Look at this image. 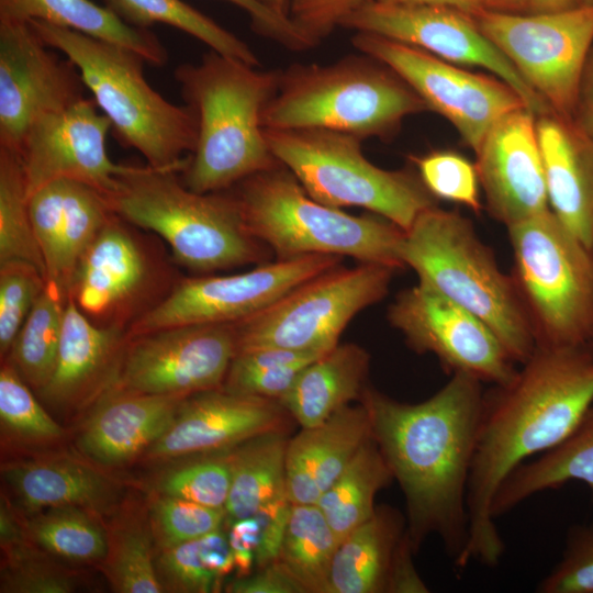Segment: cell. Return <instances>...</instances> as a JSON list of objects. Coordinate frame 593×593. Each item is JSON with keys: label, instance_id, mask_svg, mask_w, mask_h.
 <instances>
[{"label": "cell", "instance_id": "d590c367", "mask_svg": "<svg viewBox=\"0 0 593 593\" xmlns=\"http://www.w3.org/2000/svg\"><path fill=\"white\" fill-rule=\"evenodd\" d=\"M159 551L155 567L164 591L208 593L235 570L222 528Z\"/></svg>", "mask_w": 593, "mask_h": 593}, {"label": "cell", "instance_id": "603a6c76", "mask_svg": "<svg viewBox=\"0 0 593 593\" xmlns=\"http://www.w3.org/2000/svg\"><path fill=\"white\" fill-rule=\"evenodd\" d=\"M537 135L549 208L593 249V141L553 112L537 116Z\"/></svg>", "mask_w": 593, "mask_h": 593}, {"label": "cell", "instance_id": "5b68a950", "mask_svg": "<svg viewBox=\"0 0 593 593\" xmlns=\"http://www.w3.org/2000/svg\"><path fill=\"white\" fill-rule=\"evenodd\" d=\"M401 258L418 282L481 320L515 362L534 353V331L513 278L469 219L437 205L424 210L404 232Z\"/></svg>", "mask_w": 593, "mask_h": 593}, {"label": "cell", "instance_id": "60d3db41", "mask_svg": "<svg viewBox=\"0 0 593 593\" xmlns=\"http://www.w3.org/2000/svg\"><path fill=\"white\" fill-rule=\"evenodd\" d=\"M7 261L29 262L47 279L32 227L26 180L19 154L0 147V264Z\"/></svg>", "mask_w": 593, "mask_h": 593}, {"label": "cell", "instance_id": "52a82bcc", "mask_svg": "<svg viewBox=\"0 0 593 593\" xmlns=\"http://www.w3.org/2000/svg\"><path fill=\"white\" fill-rule=\"evenodd\" d=\"M234 193L246 231L277 259L348 256L359 262L404 268V231L389 220L353 215L314 200L281 164L239 183Z\"/></svg>", "mask_w": 593, "mask_h": 593}, {"label": "cell", "instance_id": "4dcf8cb0", "mask_svg": "<svg viewBox=\"0 0 593 593\" xmlns=\"http://www.w3.org/2000/svg\"><path fill=\"white\" fill-rule=\"evenodd\" d=\"M569 482H581L593 491V403L562 443L506 478L493 500L492 516L496 519L529 497Z\"/></svg>", "mask_w": 593, "mask_h": 593}, {"label": "cell", "instance_id": "e575fe53", "mask_svg": "<svg viewBox=\"0 0 593 593\" xmlns=\"http://www.w3.org/2000/svg\"><path fill=\"white\" fill-rule=\"evenodd\" d=\"M102 1L130 25L148 29L153 24H166L195 37L215 53L254 67L260 64L248 44L182 0Z\"/></svg>", "mask_w": 593, "mask_h": 593}, {"label": "cell", "instance_id": "d4e9b609", "mask_svg": "<svg viewBox=\"0 0 593 593\" xmlns=\"http://www.w3.org/2000/svg\"><path fill=\"white\" fill-rule=\"evenodd\" d=\"M78 439L80 449L105 466L124 465L170 426L184 399L107 388Z\"/></svg>", "mask_w": 593, "mask_h": 593}, {"label": "cell", "instance_id": "ac0fdd59", "mask_svg": "<svg viewBox=\"0 0 593 593\" xmlns=\"http://www.w3.org/2000/svg\"><path fill=\"white\" fill-rule=\"evenodd\" d=\"M74 63L30 22L0 20V147L16 150L33 123L85 98Z\"/></svg>", "mask_w": 593, "mask_h": 593}, {"label": "cell", "instance_id": "f907efd6", "mask_svg": "<svg viewBox=\"0 0 593 593\" xmlns=\"http://www.w3.org/2000/svg\"><path fill=\"white\" fill-rule=\"evenodd\" d=\"M65 179L51 181L29 197L33 232L44 259L47 279L53 280L59 261Z\"/></svg>", "mask_w": 593, "mask_h": 593}, {"label": "cell", "instance_id": "b9f144b4", "mask_svg": "<svg viewBox=\"0 0 593 593\" xmlns=\"http://www.w3.org/2000/svg\"><path fill=\"white\" fill-rule=\"evenodd\" d=\"M320 356L281 348L237 351L222 387L240 394L280 401L303 368Z\"/></svg>", "mask_w": 593, "mask_h": 593}, {"label": "cell", "instance_id": "bcb514c9", "mask_svg": "<svg viewBox=\"0 0 593 593\" xmlns=\"http://www.w3.org/2000/svg\"><path fill=\"white\" fill-rule=\"evenodd\" d=\"M230 450L168 470L158 479L156 493L225 508L232 477Z\"/></svg>", "mask_w": 593, "mask_h": 593}, {"label": "cell", "instance_id": "be15d7a7", "mask_svg": "<svg viewBox=\"0 0 593 593\" xmlns=\"http://www.w3.org/2000/svg\"><path fill=\"white\" fill-rule=\"evenodd\" d=\"M267 7L272 9L275 12L282 14V15H289V5L290 0H261Z\"/></svg>", "mask_w": 593, "mask_h": 593}, {"label": "cell", "instance_id": "681fc988", "mask_svg": "<svg viewBox=\"0 0 593 593\" xmlns=\"http://www.w3.org/2000/svg\"><path fill=\"white\" fill-rule=\"evenodd\" d=\"M539 593H593V521L573 526L561 559L538 582Z\"/></svg>", "mask_w": 593, "mask_h": 593}, {"label": "cell", "instance_id": "8d00e7d4", "mask_svg": "<svg viewBox=\"0 0 593 593\" xmlns=\"http://www.w3.org/2000/svg\"><path fill=\"white\" fill-rule=\"evenodd\" d=\"M65 305L66 296L48 280L10 350L11 362L23 380L38 391L55 367Z\"/></svg>", "mask_w": 593, "mask_h": 593}, {"label": "cell", "instance_id": "7dc6e473", "mask_svg": "<svg viewBox=\"0 0 593 593\" xmlns=\"http://www.w3.org/2000/svg\"><path fill=\"white\" fill-rule=\"evenodd\" d=\"M411 160L435 199L465 205L475 213L482 210L478 170L467 157L452 150H435Z\"/></svg>", "mask_w": 593, "mask_h": 593}, {"label": "cell", "instance_id": "cb8c5ba5", "mask_svg": "<svg viewBox=\"0 0 593 593\" xmlns=\"http://www.w3.org/2000/svg\"><path fill=\"white\" fill-rule=\"evenodd\" d=\"M124 347L120 326L93 323L67 298L55 367L41 394L64 407L98 398L112 382Z\"/></svg>", "mask_w": 593, "mask_h": 593}, {"label": "cell", "instance_id": "7bdbcfd3", "mask_svg": "<svg viewBox=\"0 0 593 593\" xmlns=\"http://www.w3.org/2000/svg\"><path fill=\"white\" fill-rule=\"evenodd\" d=\"M24 534L1 542L3 593H69L77 588L74 572L51 559Z\"/></svg>", "mask_w": 593, "mask_h": 593}, {"label": "cell", "instance_id": "7402d4cb", "mask_svg": "<svg viewBox=\"0 0 593 593\" xmlns=\"http://www.w3.org/2000/svg\"><path fill=\"white\" fill-rule=\"evenodd\" d=\"M145 251L115 213L79 260L67 298L89 317L116 318L148 284Z\"/></svg>", "mask_w": 593, "mask_h": 593}, {"label": "cell", "instance_id": "277c9868", "mask_svg": "<svg viewBox=\"0 0 593 593\" xmlns=\"http://www.w3.org/2000/svg\"><path fill=\"white\" fill-rule=\"evenodd\" d=\"M42 40L70 59L112 130L147 165L182 172L197 143L188 105L165 99L146 80L139 54L126 47L41 21H29Z\"/></svg>", "mask_w": 593, "mask_h": 593}, {"label": "cell", "instance_id": "11a10c76", "mask_svg": "<svg viewBox=\"0 0 593 593\" xmlns=\"http://www.w3.org/2000/svg\"><path fill=\"white\" fill-rule=\"evenodd\" d=\"M225 589L233 593H304L279 560L258 568L256 573L237 577Z\"/></svg>", "mask_w": 593, "mask_h": 593}, {"label": "cell", "instance_id": "9c48e42d", "mask_svg": "<svg viewBox=\"0 0 593 593\" xmlns=\"http://www.w3.org/2000/svg\"><path fill=\"white\" fill-rule=\"evenodd\" d=\"M264 133L278 163L323 204L366 209L404 232L436 205L418 175L368 160L359 137L320 128H264Z\"/></svg>", "mask_w": 593, "mask_h": 593}, {"label": "cell", "instance_id": "91938a15", "mask_svg": "<svg viewBox=\"0 0 593 593\" xmlns=\"http://www.w3.org/2000/svg\"><path fill=\"white\" fill-rule=\"evenodd\" d=\"M388 1L448 7V8L462 11L472 16H474L475 14L484 10L482 0H388Z\"/></svg>", "mask_w": 593, "mask_h": 593}, {"label": "cell", "instance_id": "ab89813d", "mask_svg": "<svg viewBox=\"0 0 593 593\" xmlns=\"http://www.w3.org/2000/svg\"><path fill=\"white\" fill-rule=\"evenodd\" d=\"M114 215L110 202L97 189L65 179L60 254L53 281L67 299L77 265Z\"/></svg>", "mask_w": 593, "mask_h": 593}, {"label": "cell", "instance_id": "6f0895ef", "mask_svg": "<svg viewBox=\"0 0 593 593\" xmlns=\"http://www.w3.org/2000/svg\"><path fill=\"white\" fill-rule=\"evenodd\" d=\"M415 553L409 535L401 542L391 572L388 593H426L427 585L413 563Z\"/></svg>", "mask_w": 593, "mask_h": 593}, {"label": "cell", "instance_id": "9a60e30c", "mask_svg": "<svg viewBox=\"0 0 593 593\" xmlns=\"http://www.w3.org/2000/svg\"><path fill=\"white\" fill-rule=\"evenodd\" d=\"M339 26L398 41L456 65L482 68L511 86L536 116L552 112L482 33L474 18L462 11L440 5L367 0L349 12Z\"/></svg>", "mask_w": 593, "mask_h": 593}, {"label": "cell", "instance_id": "836d02e7", "mask_svg": "<svg viewBox=\"0 0 593 593\" xmlns=\"http://www.w3.org/2000/svg\"><path fill=\"white\" fill-rule=\"evenodd\" d=\"M338 544L317 504L292 503L278 560L304 593H331V567Z\"/></svg>", "mask_w": 593, "mask_h": 593}, {"label": "cell", "instance_id": "4fadbf2b", "mask_svg": "<svg viewBox=\"0 0 593 593\" xmlns=\"http://www.w3.org/2000/svg\"><path fill=\"white\" fill-rule=\"evenodd\" d=\"M353 45L399 75L426 103L448 120L463 143L477 150L503 115L527 108L517 92L491 74H478L417 47L377 34L357 32Z\"/></svg>", "mask_w": 593, "mask_h": 593}, {"label": "cell", "instance_id": "6da1fadb", "mask_svg": "<svg viewBox=\"0 0 593 593\" xmlns=\"http://www.w3.org/2000/svg\"><path fill=\"white\" fill-rule=\"evenodd\" d=\"M514 378L484 392L467 492L468 541L456 564L500 563L505 544L491 513L506 478L562 443L593 403V353L539 347Z\"/></svg>", "mask_w": 593, "mask_h": 593}, {"label": "cell", "instance_id": "8fae6325", "mask_svg": "<svg viewBox=\"0 0 593 593\" xmlns=\"http://www.w3.org/2000/svg\"><path fill=\"white\" fill-rule=\"evenodd\" d=\"M395 270L360 262L317 275L257 314L235 323L237 351H329L339 344L343 331L356 314L385 296Z\"/></svg>", "mask_w": 593, "mask_h": 593}, {"label": "cell", "instance_id": "1f68e13d", "mask_svg": "<svg viewBox=\"0 0 593 593\" xmlns=\"http://www.w3.org/2000/svg\"><path fill=\"white\" fill-rule=\"evenodd\" d=\"M286 433H268L230 450L231 486L226 522L254 516L286 490Z\"/></svg>", "mask_w": 593, "mask_h": 593}, {"label": "cell", "instance_id": "2e32d148", "mask_svg": "<svg viewBox=\"0 0 593 593\" xmlns=\"http://www.w3.org/2000/svg\"><path fill=\"white\" fill-rule=\"evenodd\" d=\"M130 339L107 388L187 398L222 387L237 351L234 324L169 327Z\"/></svg>", "mask_w": 593, "mask_h": 593}, {"label": "cell", "instance_id": "7c38bea8", "mask_svg": "<svg viewBox=\"0 0 593 593\" xmlns=\"http://www.w3.org/2000/svg\"><path fill=\"white\" fill-rule=\"evenodd\" d=\"M474 20L550 110L573 120L593 46V4L542 13L482 10Z\"/></svg>", "mask_w": 593, "mask_h": 593}, {"label": "cell", "instance_id": "03108f58", "mask_svg": "<svg viewBox=\"0 0 593 593\" xmlns=\"http://www.w3.org/2000/svg\"><path fill=\"white\" fill-rule=\"evenodd\" d=\"M592 340H593V338H592Z\"/></svg>", "mask_w": 593, "mask_h": 593}, {"label": "cell", "instance_id": "484cf974", "mask_svg": "<svg viewBox=\"0 0 593 593\" xmlns=\"http://www.w3.org/2000/svg\"><path fill=\"white\" fill-rule=\"evenodd\" d=\"M371 435L360 403L346 405L320 425L302 427L286 448V491L292 503L317 504Z\"/></svg>", "mask_w": 593, "mask_h": 593}, {"label": "cell", "instance_id": "db71d44e", "mask_svg": "<svg viewBox=\"0 0 593 593\" xmlns=\"http://www.w3.org/2000/svg\"><path fill=\"white\" fill-rule=\"evenodd\" d=\"M292 502L287 491L261 506L254 515L259 524L260 538L256 553V567L262 568L278 560L287 532Z\"/></svg>", "mask_w": 593, "mask_h": 593}, {"label": "cell", "instance_id": "30bf717a", "mask_svg": "<svg viewBox=\"0 0 593 593\" xmlns=\"http://www.w3.org/2000/svg\"><path fill=\"white\" fill-rule=\"evenodd\" d=\"M506 228L536 347L584 346L593 338V249L550 209Z\"/></svg>", "mask_w": 593, "mask_h": 593}, {"label": "cell", "instance_id": "f35d334b", "mask_svg": "<svg viewBox=\"0 0 593 593\" xmlns=\"http://www.w3.org/2000/svg\"><path fill=\"white\" fill-rule=\"evenodd\" d=\"M23 522L27 538L44 551L75 562L102 561L107 532L92 513L78 506H55L34 512Z\"/></svg>", "mask_w": 593, "mask_h": 593}, {"label": "cell", "instance_id": "ee69618b", "mask_svg": "<svg viewBox=\"0 0 593 593\" xmlns=\"http://www.w3.org/2000/svg\"><path fill=\"white\" fill-rule=\"evenodd\" d=\"M0 418L3 432L26 443L48 444L58 440L64 433L11 361L0 371Z\"/></svg>", "mask_w": 593, "mask_h": 593}, {"label": "cell", "instance_id": "680465c9", "mask_svg": "<svg viewBox=\"0 0 593 593\" xmlns=\"http://www.w3.org/2000/svg\"><path fill=\"white\" fill-rule=\"evenodd\" d=\"M573 121L593 141V46L580 81Z\"/></svg>", "mask_w": 593, "mask_h": 593}, {"label": "cell", "instance_id": "44dd1931", "mask_svg": "<svg viewBox=\"0 0 593 593\" xmlns=\"http://www.w3.org/2000/svg\"><path fill=\"white\" fill-rule=\"evenodd\" d=\"M291 419L277 400L220 387L184 398L147 457L164 460L226 451L264 434L286 433Z\"/></svg>", "mask_w": 593, "mask_h": 593}, {"label": "cell", "instance_id": "f546056e", "mask_svg": "<svg viewBox=\"0 0 593 593\" xmlns=\"http://www.w3.org/2000/svg\"><path fill=\"white\" fill-rule=\"evenodd\" d=\"M0 20L46 22L132 49L155 66L168 60L153 32L127 24L91 0H0Z\"/></svg>", "mask_w": 593, "mask_h": 593}, {"label": "cell", "instance_id": "9f6ffc18", "mask_svg": "<svg viewBox=\"0 0 593 593\" xmlns=\"http://www.w3.org/2000/svg\"><path fill=\"white\" fill-rule=\"evenodd\" d=\"M259 538V524L255 516L239 518L230 524L227 539L237 577L249 575L256 566Z\"/></svg>", "mask_w": 593, "mask_h": 593}, {"label": "cell", "instance_id": "ffe728a7", "mask_svg": "<svg viewBox=\"0 0 593 593\" xmlns=\"http://www.w3.org/2000/svg\"><path fill=\"white\" fill-rule=\"evenodd\" d=\"M474 153L486 209L497 222L508 227L550 209L537 116L527 108L499 119Z\"/></svg>", "mask_w": 593, "mask_h": 593}, {"label": "cell", "instance_id": "f5cc1de1", "mask_svg": "<svg viewBox=\"0 0 593 593\" xmlns=\"http://www.w3.org/2000/svg\"><path fill=\"white\" fill-rule=\"evenodd\" d=\"M244 10L253 29L260 35L275 41L291 51H305L314 47L312 42L299 30L290 16L279 14L261 0H225Z\"/></svg>", "mask_w": 593, "mask_h": 593}, {"label": "cell", "instance_id": "74e56055", "mask_svg": "<svg viewBox=\"0 0 593 593\" xmlns=\"http://www.w3.org/2000/svg\"><path fill=\"white\" fill-rule=\"evenodd\" d=\"M154 542L149 521L138 515L118 516L109 526L102 569L115 592H165L156 573Z\"/></svg>", "mask_w": 593, "mask_h": 593}, {"label": "cell", "instance_id": "3957f363", "mask_svg": "<svg viewBox=\"0 0 593 593\" xmlns=\"http://www.w3.org/2000/svg\"><path fill=\"white\" fill-rule=\"evenodd\" d=\"M175 78L194 113L197 143L182 182L199 193L225 191L279 165L266 141L262 112L273 97L278 71H261L211 51L182 64Z\"/></svg>", "mask_w": 593, "mask_h": 593}, {"label": "cell", "instance_id": "f6af8a7d", "mask_svg": "<svg viewBox=\"0 0 593 593\" xmlns=\"http://www.w3.org/2000/svg\"><path fill=\"white\" fill-rule=\"evenodd\" d=\"M148 521L154 541L161 550L222 528L226 512L156 493L148 507Z\"/></svg>", "mask_w": 593, "mask_h": 593}, {"label": "cell", "instance_id": "f1b7e54d", "mask_svg": "<svg viewBox=\"0 0 593 593\" xmlns=\"http://www.w3.org/2000/svg\"><path fill=\"white\" fill-rule=\"evenodd\" d=\"M406 535L405 522L395 510L377 507L339 541L331 567V593H388L394 559Z\"/></svg>", "mask_w": 593, "mask_h": 593}, {"label": "cell", "instance_id": "6125c7cd", "mask_svg": "<svg viewBox=\"0 0 593 593\" xmlns=\"http://www.w3.org/2000/svg\"><path fill=\"white\" fill-rule=\"evenodd\" d=\"M528 0H482L485 10L522 13L527 11Z\"/></svg>", "mask_w": 593, "mask_h": 593}, {"label": "cell", "instance_id": "c3c4849f", "mask_svg": "<svg viewBox=\"0 0 593 593\" xmlns=\"http://www.w3.org/2000/svg\"><path fill=\"white\" fill-rule=\"evenodd\" d=\"M47 279L24 261L0 264V351L7 355Z\"/></svg>", "mask_w": 593, "mask_h": 593}, {"label": "cell", "instance_id": "ba28073f", "mask_svg": "<svg viewBox=\"0 0 593 593\" xmlns=\"http://www.w3.org/2000/svg\"><path fill=\"white\" fill-rule=\"evenodd\" d=\"M177 174L126 165L109 199L112 211L158 234L191 270L211 272L260 260L259 240L246 231L235 194L192 191Z\"/></svg>", "mask_w": 593, "mask_h": 593}, {"label": "cell", "instance_id": "5bb4252c", "mask_svg": "<svg viewBox=\"0 0 593 593\" xmlns=\"http://www.w3.org/2000/svg\"><path fill=\"white\" fill-rule=\"evenodd\" d=\"M340 260L334 255H305L261 264L240 273L183 280L136 318L128 337L184 325L238 323L303 282L339 266Z\"/></svg>", "mask_w": 593, "mask_h": 593}, {"label": "cell", "instance_id": "94428289", "mask_svg": "<svg viewBox=\"0 0 593 593\" xmlns=\"http://www.w3.org/2000/svg\"><path fill=\"white\" fill-rule=\"evenodd\" d=\"M579 4H581L580 0H528L526 12H556L568 10Z\"/></svg>", "mask_w": 593, "mask_h": 593}, {"label": "cell", "instance_id": "d6986e66", "mask_svg": "<svg viewBox=\"0 0 593 593\" xmlns=\"http://www.w3.org/2000/svg\"><path fill=\"white\" fill-rule=\"evenodd\" d=\"M98 110L94 100L85 97L32 124L15 150L29 197L57 179L86 183L108 200L115 193L126 165L110 159L105 142L112 125Z\"/></svg>", "mask_w": 593, "mask_h": 593}, {"label": "cell", "instance_id": "8992f818", "mask_svg": "<svg viewBox=\"0 0 593 593\" xmlns=\"http://www.w3.org/2000/svg\"><path fill=\"white\" fill-rule=\"evenodd\" d=\"M424 111L426 103L399 75L362 54L278 71L261 121L264 128H320L362 141L387 139L405 118Z\"/></svg>", "mask_w": 593, "mask_h": 593}, {"label": "cell", "instance_id": "816d5d0a", "mask_svg": "<svg viewBox=\"0 0 593 593\" xmlns=\"http://www.w3.org/2000/svg\"><path fill=\"white\" fill-rule=\"evenodd\" d=\"M365 1L367 0H290L289 15L315 46Z\"/></svg>", "mask_w": 593, "mask_h": 593}, {"label": "cell", "instance_id": "e7e4bbea", "mask_svg": "<svg viewBox=\"0 0 593 593\" xmlns=\"http://www.w3.org/2000/svg\"><path fill=\"white\" fill-rule=\"evenodd\" d=\"M581 4H593V0H580Z\"/></svg>", "mask_w": 593, "mask_h": 593}, {"label": "cell", "instance_id": "d6a6232c", "mask_svg": "<svg viewBox=\"0 0 593 593\" xmlns=\"http://www.w3.org/2000/svg\"><path fill=\"white\" fill-rule=\"evenodd\" d=\"M392 479L370 435L317 502L339 541L376 513V495Z\"/></svg>", "mask_w": 593, "mask_h": 593}, {"label": "cell", "instance_id": "7a4b0ae2", "mask_svg": "<svg viewBox=\"0 0 593 593\" xmlns=\"http://www.w3.org/2000/svg\"><path fill=\"white\" fill-rule=\"evenodd\" d=\"M483 398L481 381L457 372L418 403L400 402L369 387L359 399L404 495L414 551L437 535L455 564L468 541L467 492Z\"/></svg>", "mask_w": 593, "mask_h": 593}, {"label": "cell", "instance_id": "e0dca14e", "mask_svg": "<svg viewBox=\"0 0 593 593\" xmlns=\"http://www.w3.org/2000/svg\"><path fill=\"white\" fill-rule=\"evenodd\" d=\"M388 320L412 349L433 354L451 374L501 385L517 371L516 362L481 320L422 282L398 294Z\"/></svg>", "mask_w": 593, "mask_h": 593}, {"label": "cell", "instance_id": "83f0119b", "mask_svg": "<svg viewBox=\"0 0 593 593\" xmlns=\"http://www.w3.org/2000/svg\"><path fill=\"white\" fill-rule=\"evenodd\" d=\"M370 357L356 344L337 345L311 361L279 401L301 427L322 424L365 390Z\"/></svg>", "mask_w": 593, "mask_h": 593}, {"label": "cell", "instance_id": "4316f807", "mask_svg": "<svg viewBox=\"0 0 593 593\" xmlns=\"http://www.w3.org/2000/svg\"><path fill=\"white\" fill-rule=\"evenodd\" d=\"M2 474L27 512L55 506L104 510L114 485L97 469L70 457H43L2 467Z\"/></svg>", "mask_w": 593, "mask_h": 593}]
</instances>
